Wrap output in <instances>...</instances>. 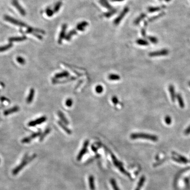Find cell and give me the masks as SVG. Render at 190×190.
<instances>
[{"label": "cell", "instance_id": "obj_2", "mask_svg": "<svg viewBox=\"0 0 190 190\" xmlns=\"http://www.w3.org/2000/svg\"><path fill=\"white\" fill-rule=\"evenodd\" d=\"M131 138L132 139H144L149 140L153 141H157L158 138L157 136L153 135H150L148 134L143 133H132L131 135Z\"/></svg>", "mask_w": 190, "mask_h": 190}, {"label": "cell", "instance_id": "obj_3", "mask_svg": "<svg viewBox=\"0 0 190 190\" xmlns=\"http://www.w3.org/2000/svg\"><path fill=\"white\" fill-rule=\"evenodd\" d=\"M4 19L6 21H8L10 23L13 24L16 26H19L20 27H27V25L26 24H24L23 22L19 21L16 19H14L12 17H9L8 16H5Z\"/></svg>", "mask_w": 190, "mask_h": 190}, {"label": "cell", "instance_id": "obj_32", "mask_svg": "<svg viewBox=\"0 0 190 190\" xmlns=\"http://www.w3.org/2000/svg\"><path fill=\"white\" fill-rule=\"evenodd\" d=\"M148 39L150 41V42L152 43L153 44H156L158 42V40L156 37H152V36H149L148 37Z\"/></svg>", "mask_w": 190, "mask_h": 190}, {"label": "cell", "instance_id": "obj_17", "mask_svg": "<svg viewBox=\"0 0 190 190\" xmlns=\"http://www.w3.org/2000/svg\"><path fill=\"white\" fill-rule=\"evenodd\" d=\"M58 115L59 116V117L61 120V121L64 123V124L68 125L69 124V122L67 119L66 118L65 115H64L63 113L60 111H59L58 112Z\"/></svg>", "mask_w": 190, "mask_h": 190}, {"label": "cell", "instance_id": "obj_36", "mask_svg": "<svg viewBox=\"0 0 190 190\" xmlns=\"http://www.w3.org/2000/svg\"><path fill=\"white\" fill-rule=\"evenodd\" d=\"M62 3L60 2L57 3L55 7L54 8V12H57L59 11V9H60V7H61Z\"/></svg>", "mask_w": 190, "mask_h": 190}, {"label": "cell", "instance_id": "obj_10", "mask_svg": "<svg viewBox=\"0 0 190 190\" xmlns=\"http://www.w3.org/2000/svg\"><path fill=\"white\" fill-rule=\"evenodd\" d=\"M129 8H124V11L121 13V15H120L119 17H117V19H116L115 21V24H119L120 21L122 19V18L124 17V16L125 15V14H126L129 11Z\"/></svg>", "mask_w": 190, "mask_h": 190}, {"label": "cell", "instance_id": "obj_23", "mask_svg": "<svg viewBox=\"0 0 190 190\" xmlns=\"http://www.w3.org/2000/svg\"><path fill=\"white\" fill-rule=\"evenodd\" d=\"M89 186L90 189L91 190H94L95 186L94 183V178L92 176H90L89 177Z\"/></svg>", "mask_w": 190, "mask_h": 190}, {"label": "cell", "instance_id": "obj_20", "mask_svg": "<svg viewBox=\"0 0 190 190\" xmlns=\"http://www.w3.org/2000/svg\"><path fill=\"white\" fill-rule=\"evenodd\" d=\"M13 46L12 44L10 43L8 45H5V46H3L0 47V52H5V51H7L8 50L11 48Z\"/></svg>", "mask_w": 190, "mask_h": 190}, {"label": "cell", "instance_id": "obj_11", "mask_svg": "<svg viewBox=\"0 0 190 190\" xmlns=\"http://www.w3.org/2000/svg\"><path fill=\"white\" fill-rule=\"evenodd\" d=\"M35 94V91L33 89H31L30 91L29 94L26 99V102L27 103H31L32 102Z\"/></svg>", "mask_w": 190, "mask_h": 190}, {"label": "cell", "instance_id": "obj_16", "mask_svg": "<svg viewBox=\"0 0 190 190\" xmlns=\"http://www.w3.org/2000/svg\"><path fill=\"white\" fill-rule=\"evenodd\" d=\"M165 8V6L163 5V6H161L159 7H150L148 8V11L149 12H158L159 11L161 10L164 9Z\"/></svg>", "mask_w": 190, "mask_h": 190}, {"label": "cell", "instance_id": "obj_24", "mask_svg": "<svg viewBox=\"0 0 190 190\" xmlns=\"http://www.w3.org/2000/svg\"><path fill=\"white\" fill-rule=\"evenodd\" d=\"M165 14V13L164 12H162V13H161L160 14H158V15H157V16H154V17H151V18H150V19H148V22H152V21H154V20H156V19H158L159 17H163V16H164Z\"/></svg>", "mask_w": 190, "mask_h": 190}, {"label": "cell", "instance_id": "obj_25", "mask_svg": "<svg viewBox=\"0 0 190 190\" xmlns=\"http://www.w3.org/2000/svg\"><path fill=\"white\" fill-rule=\"evenodd\" d=\"M136 43L140 45H149V43L146 40L141 39L137 40Z\"/></svg>", "mask_w": 190, "mask_h": 190}, {"label": "cell", "instance_id": "obj_13", "mask_svg": "<svg viewBox=\"0 0 190 190\" xmlns=\"http://www.w3.org/2000/svg\"><path fill=\"white\" fill-rule=\"evenodd\" d=\"M66 27V24L63 25L62 28L61 32L60 33L59 36V39H58V43L59 44H61L64 37L65 36Z\"/></svg>", "mask_w": 190, "mask_h": 190}, {"label": "cell", "instance_id": "obj_30", "mask_svg": "<svg viewBox=\"0 0 190 190\" xmlns=\"http://www.w3.org/2000/svg\"><path fill=\"white\" fill-rule=\"evenodd\" d=\"M100 2L103 6H105L106 8L110 9L111 7L110 5H109L107 0H100Z\"/></svg>", "mask_w": 190, "mask_h": 190}, {"label": "cell", "instance_id": "obj_39", "mask_svg": "<svg viewBox=\"0 0 190 190\" xmlns=\"http://www.w3.org/2000/svg\"><path fill=\"white\" fill-rule=\"evenodd\" d=\"M111 100L113 103H114L115 105H117L118 103V99L116 96H114L111 99Z\"/></svg>", "mask_w": 190, "mask_h": 190}, {"label": "cell", "instance_id": "obj_7", "mask_svg": "<svg viewBox=\"0 0 190 190\" xmlns=\"http://www.w3.org/2000/svg\"><path fill=\"white\" fill-rule=\"evenodd\" d=\"M89 140H86L84 142V145L83 147L82 150H81L80 152L79 153L78 155L77 156V160L78 161H79L80 160L82 159L83 156L84 155V154H85V153L86 152L87 150V147L89 145Z\"/></svg>", "mask_w": 190, "mask_h": 190}, {"label": "cell", "instance_id": "obj_14", "mask_svg": "<svg viewBox=\"0 0 190 190\" xmlns=\"http://www.w3.org/2000/svg\"><path fill=\"white\" fill-rule=\"evenodd\" d=\"M169 90L170 96L172 100L173 101H175L176 98V95L175 92V89L173 85H170L169 87Z\"/></svg>", "mask_w": 190, "mask_h": 190}, {"label": "cell", "instance_id": "obj_34", "mask_svg": "<svg viewBox=\"0 0 190 190\" xmlns=\"http://www.w3.org/2000/svg\"><path fill=\"white\" fill-rule=\"evenodd\" d=\"M65 104H66V105L67 107H71L72 105V104H73V100H72V99L70 98L67 99L66 100Z\"/></svg>", "mask_w": 190, "mask_h": 190}, {"label": "cell", "instance_id": "obj_21", "mask_svg": "<svg viewBox=\"0 0 190 190\" xmlns=\"http://www.w3.org/2000/svg\"><path fill=\"white\" fill-rule=\"evenodd\" d=\"M108 78L111 81H117L120 79V77L117 74H110L108 76Z\"/></svg>", "mask_w": 190, "mask_h": 190}, {"label": "cell", "instance_id": "obj_27", "mask_svg": "<svg viewBox=\"0 0 190 190\" xmlns=\"http://www.w3.org/2000/svg\"><path fill=\"white\" fill-rule=\"evenodd\" d=\"M51 131V129L50 128H47V129L45 130V132L42 133V135L41 136L40 138V140L41 141L44 139L45 136H47L48 134Z\"/></svg>", "mask_w": 190, "mask_h": 190}, {"label": "cell", "instance_id": "obj_35", "mask_svg": "<svg viewBox=\"0 0 190 190\" xmlns=\"http://www.w3.org/2000/svg\"><path fill=\"white\" fill-rule=\"evenodd\" d=\"M46 13L47 14V16L48 17H51L54 14V11L52 10L49 8H48L46 10Z\"/></svg>", "mask_w": 190, "mask_h": 190}, {"label": "cell", "instance_id": "obj_40", "mask_svg": "<svg viewBox=\"0 0 190 190\" xmlns=\"http://www.w3.org/2000/svg\"><path fill=\"white\" fill-rule=\"evenodd\" d=\"M112 0L114 1H121L124 0Z\"/></svg>", "mask_w": 190, "mask_h": 190}, {"label": "cell", "instance_id": "obj_38", "mask_svg": "<svg viewBox=\"0 0 190 190\" xmlns=\"http://www.w3.org/2000/svg\"><path fill=\"white\" fill-rule=\"evenodd\" d=\"M111 184L112 185L113 187L114 188V190H119V188L117 187L116 183L114 179H112V180H111Z\"/></svg>", "mask_w": 190, "mask_h": 190}, {"label": "cell", "instance_id": "obj_12", "mask_svg": "<svg viewBox=\"0 0 190 190\" xmlns=\"http://www.w3.org/2000/svg\"><path fill=\"white\" fill-rule=\"evenodd\" d=\"M70 76V74L68 73L67 71H63L61 73H59L56 74L55 75V78L56 79H59V78H63L65 77H68Z\"/></svg>", "mask_w": 190, "mask_h": 190}, {"label": "cell", "instance_id": "obj_5", "mask_svg": "<svg viewBox=\"0 0 190 190\" xmlns=\"http://www.w3.org/2000/svg\"><path fill=\"white\" fill-rule=\"evenodd\" d=\"M169 54V51L166 49H163L160 51L150 52L149 55L150 57H156V56H166Z\"/></svg>", "mask_w": 190, "mask_h": 190}, {"label": "cell", "instance_id": "obj_22", "mask_svg": "<svg viewBox=\"0 0 190 190\" xmlns=\"http://www.w3.org/2000/svg\"><path fill=\"white\" fill-rule=\"evenodd\" d=\"M87 24H88L86 22H83L82 23H81L77 26V29L79 31H84L85 27L87 26Z\"/></svg>", "mask_w": 190, "mask_h": 190}, {"label": "cell", "instance_id": "obj_1", "mask_svg": "<svg viewBox=\"0 0 190 190\" xmlns=\"http://www.w3.org/2000/svg\"><path fill=\"white\" fill-rule=\"evenodd\" d=\"M36 155H33L31 157H29V156H28L27 155H26L24 156L22 162L19 165V166L17 167L13 170L12 174L14 175H17V174L20 171L21 169H22L29 162H30L33 159L36 157Z\"/></svg>", "mask_w": 190, "mask_h": 190}, {"label": "cell", "instance_id": "obj_19", "mask_svg": "<svg viewBox=\"0 0 190 190\" xmlns=\"http://www.w3.org/2000/svg\"><path fill=\"white\" fill-rule=\"evenodd\" d=\"M58 124L66 132V133H67L68 134H71L72 132L71 131L70 129H69L68 128L66 127V125L64 124L62 122L59 121V122H58Z\"/></svg>", "mask_w": 190, "mask_h": 190}, {"label": "cell", "instance_id": "obj_8", "mask_svg": "<svg viewBox=\"0 0 190 190\" xmlns=\"http://www.w3.org/2000/svg\"><path fill=\"white\" fill-rule=\"evenodd\" d=\"M41 132H36V133L33 134H32L31 135V136L27 137L23 139L22 140V142L23 143H30L32 140H33V139L37 137H38L39 136L41 135Z\"/></svg>", "mask_w": 190, "mask_h": 190}, {"label": "cell", "instance_id": "obj_37", "mask_svg": "<svg viewBox=\"0 0 190 190\" xmlns=\"http://www.w3.org/2000/svg\"><path fill=\"white\" fill-rule=\"evenodd\" d=\"M165 122L167 124H170L172 122L171 118L169 116H167L165 118Z\"/></svg>", "mask_w": 190, "mask_h": 190}, {"label": "cell", "instance_id": "obj_41", "mask_svg": "<svg viewBox=\"0 0 190 190\" xmlns=\"http://www.w3.org/2000/svg\"><path fill=\"white\" fill-rule=\"evenodd\" d=\"M165 0L167 2H169V1H170L171 0Z\"/></svg>", "mask_w": 190, "mask_h": 190}, {"label": "cell", "instance_id": "obj_29", "mask_svg": "<svg viewBox=\"0 0 190 190\" xmlns=\"http://www.w3.org/2000/svg\"><path fill=\"white\" fill-rule=\"evenodd\" d=\"M17 61L19 63V64L21 65H24L26 61L25 59H24V58L20 57V56H18L17 58Z\"/></svg>", "mask_w": 190, "mask_h": 190}, {"label": "cell", "instance_id": "obj_26", "mask_svg": "<svg viewBox=\"0 0 190 190\" xmlns=\"http://www.w3.org/2000/svg\"><path fill=\"white\" fill-rule=\"evenodd\" d=\"M146 17V14H143H143H141L140 17H138L136 19L134 23L136 24H139L140 23V22L141 21H142L144 18H145Z\"/></svg>", "mask_w": 190, "mask_h": 190}, {"label": "cell", "instance_id": "obj_31", "mask_svg": "<svg viewBox=\"0 0 190 190\" xmlns=\"http://www.w3.org/2000/svg\"><path fill=\"white\" fill-rule=\"evenodd\" d=\"M96 91L97 93H101L103 91V87L101 85H98L96 87Z\"/></svg>", "mask_w": 190, "mask_h": 190}, {"label": "cell", "instance_id": "obj_15", "mask_svg": "<svg viewBox=\"0 0 190 190\" xmlns=\"http://www.w3.org/2000/svg\"><path fill=\"white\" fill-rule=\"evenodd\" d=\"M26 39V36H22V37H12L9 38V41L10 42H16V41H21Z\"/></svg>", "mask_w": 190, "mask_h": 190}, {"label": "cell", "instance_id": "obj_9", "mask_svg": "<svg viewBox=\"0 0 190 190\" xmlns=\"http://www.w3.org/2000/svg\"><path fill=\"white\" fill-rule=\"evenodd\" d=\"M19 110V107L18 106H15L11 108H10L8 110H5L4 112V115L5 116L9 115L10 114H12L14 113L17 112Z\"/></svg>", "mask_w": 190, "mask_h": 190}, {"label": "cell", "instance_id": "obj_4", "mask_svg": "<svg viewBox=\"0 0 190 190\" xmlns=\"http://www.w3.org/2000/svg\"><path fill=\"white\" fill-rule=\"evenodd\" d=\"M47 120V118L45 116H43L41 117L37 118V119L32 121L28 123V125L30 127H33L40 124L43 122H45Z\"/></svg>", "mask_w": 190, "mask_h": 190}, {"label": "cell", "instance_id": "obj_28", "mask_svg": "<svg viewBox=\"0 0 190 190\" xmlns=\"http://www.w3.org/2000/svg\"><path fill=\"white\" fill-rule=\"evenodd\" d=\"M144 181H145V177L143 176L140 179V182L139 183L138 186H137V188H136V190H140L141 188L142 187V186L143 185V183H144Z\"/></svg>", "mask_w": 190, "mask_h": 190}, {"label": "cell", "instance_id": "obj_42", "mask_svg": "<svg viewBox=\"0 0 190 190\" xmlns=\"http://www.w3.org/2000/svg\"><path fill=\"white\" fill-rule=\"evenodd\" d=\"M189 85H190V82H189Z\"/></svg>", "mask_w": 190, "mask_h": 190}, {"label": "cell", "instance_id": "obj_6", "mask_svg": "<svg viewBox=\"0 0 190 190\" xmlns=\"http://www.w3.org/2000/svg\"><path fill=\"white\" fill-rule=\"evenodd\" d=\"M12 4L14 6L16 7L17 9L18 10V11L21 14V15H22L23 16H25L26 15L25 10L20 5L19 2L17 1V0H13L12 1Z\"/></svg>", "mask_w": 190, "mask_h": 190}, {"label": "cell", "instance_id": "obj_33", "mask_svg": "<svg viewBox=\"0 0 190 190\" xmlns=\"http://www.w3.org/2000/svg\"><path fill=\"white\" fill-rule=\"evenodd\" d=\"M177 156H178V159H179V160L181 162H182L184 163H188V160L186 158H185V157H184L183 156L180 155H177Z\"/></svg>", "mask_w": 190, "mask_h": 190}, {"label": "cell", "instance_id": "obj_18", "mask_svg": "<svg viewBox=\"0 0 190 190\" xmlns=\"http://www.w3.org/2000/svg\"><path fill=\"white\" fill-rule=\"evenodd\" d=\"M176 98L178 101L179 105L181 108H183L184 107V103L183 102V98L180 94H177L176 95Z\"/></svg>", "mask_w": 190, "mask_h": 190}]
</instances>
